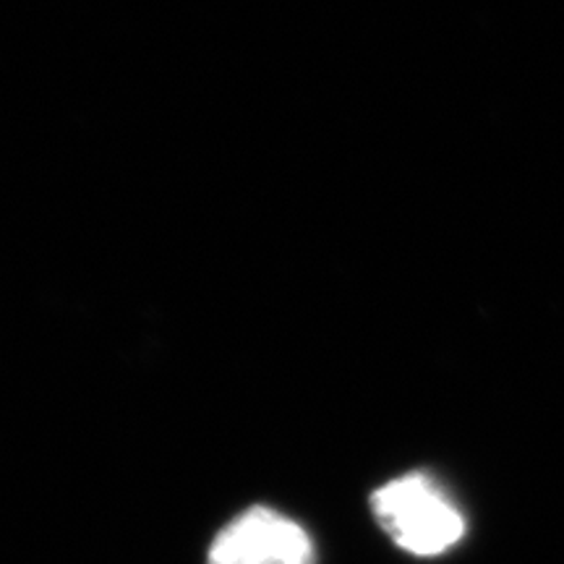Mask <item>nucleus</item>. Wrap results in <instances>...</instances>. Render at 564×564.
<instances>
[{
    "instance_id": "obj_1",
    "label": "nucleus",
    "mask_w": 564,
    "mask_h": 564,
    "mask_svg": "<svg viewBox=\"0 0 564 564\" xmlns=\"http://www.w3.org/2000/svg\"><path fill=\"white\" fill-rule=\"evenodd\" d=\"M371 510L394 544L415 556L447 552L465 533L460 510L426 474H408L384 484L373 491Z\"/></svg>"
},
{
    "instance_id": "obj_2",
    "label": "nucleus",
    "mask_w": 564,
    "mask_h": 564,
    "mask_svg": "<svg viewBox=\"0 0 564 564\" xmlns=\"http://www.w3.org/2000/svg\"><path fill=\"white\" fill-rule=\"evenodd\" d=\"M314 541L295 520L251 507L212 541L207 564H314Z\"/></svg>"
}]
</instances>
